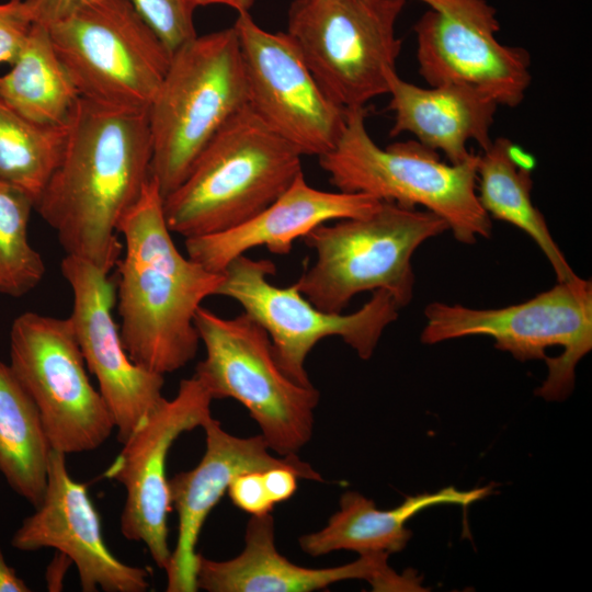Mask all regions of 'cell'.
<instances>
[{
    "label": "cell",
    "instance_id": "cell-1",
    "mask_svg": "<svg viewBox=\"0 0 592 592\" xmlns=\"http://www.w3.org/2000/svg\"><path fill=\"white\" fill-rule=\"evenodd\" d=\"M147 112L80 96L68 118L61 157L34 205L66 255L109 274L123 251L118 224L151 175Z\"/></svg>",
    "mask_w": 592,
    "mask_h": 592
},
{
    "label": "cell",
    "instance_id": "cell-2",
    "mask_svg": "<svg viewBox=\"0 0 592 592\" xmlns=\"http://www.w3.org/2000/svg\"><path fill=\"white\" fill-rule=\"evenodd\" d=\"M117 232L124 240L115 265L123 345L136 364L150 372L164 376L179 371L196 355L195 314L204 299L217 294L224 274L178 250L152 175L122 217Z\"/></svg>",
    "mask_w": 592,
    "mask_h": 592
},
{
    "label": "cell",
    "instance_id": "cell-3",
    "mask_svg": "<svg viewBox=\"0 0 592 592\" xmlns=\"http://www.w3.org/2000/svg\"><path fill=\"white\" fill-rule=\"evenodd\" d=\"M300 151L246 105L212 138L180 185L163 197L171 232H221L250 219L293 183Z\"/></svg>",
    "mask_w": 592,
    "mask_h": 592
},
{
    "label": "cell",
    "instance_id": "cell-4",
    "mask_svg": "<svg viewBox=\"0 0 592 592\" xmlns=\"http://www.w3.org/2000/svg\"><path fill=\"white\" fill-rule=\"evenodd\" d=\"M366 106L346 110L334 147L318 157L331 185L408 208L421 206L444 219L460 243L491 236V217L477 196L479 155L453 164L417 140L382 148L366 128Z\"/></svg>",
    "mask_w": 592,
    "mask_h": 592
},
{
    "label": "cell",
    "instance_id": "cell-5",
    "mask_svg": "<svg viewBox=\"0 0 592 592\" xmlns=\"http://www.w3.org/2000/svg\"><path fill=\"white\" fill-rule=\"evenodd\" d=\"M248 84L234 26L196 35L172 53L148 107L151 175L166 197L194 161L241 109Z\"/></svg>",
    "mask_w": 592,
    "mask_h": 592
},
{
    "label": "cell",
    "instance_id": "cell-6",
    "mask_svg": "<svg viewBox=\"0 0 592 592\" xmlns=\"http://www.w3.org/2000/svg\"><path fill=\"white\" fill-rule=\"evenodd\" d=\"M329 223L301 238L317 258L294 284L317 308L335 314L367 291L386 289L399 308L409 305L415 281L414 251L449 230L444 219L429 210L391 202H380L366 216Z\"/></svg>",
    "mask_w": 592,
    "mask_h": 592
},
{
    "label": "cell",
    "instance_id": "cell-7",
    "mask_svg": "<svg viewBox=\"0 0 592 592\" xmlns=\"http://www.w3.org/2000/svg\"><path fill=\"white\" fill-rule=\"evenodd\" d=\"M424 316V344L486 335L515 360L545 361L548 374L535 395L547 401L571 395L576 367L592 349V283L579 276L521 304L474 309L436 301L425 307Z\"/></svg>",
    "mask_w": 592,
    "mask_h": 592
},
{
    "label": "cell",
    "instance_id": "cell-8",
    "mask_svg": "<svg viewBox=\"0 0 592 592\" xmlns=\"http://www.w3.org/2000/svg\"><path fill=\"white\" fill-rule=\"evenodd\" d=\"M194 325L205 348L194 376L213 399L240 402L270 449L297 455L311 439L319 391L283 372L267 332L243 311L224 318L201 306Z\"/></svg>",
    "mask_w": 592,
    "mask_h": 592
},
{
    "label": "cell",
    "instance_id": "cell-9",
    "mask_svg": "<svg viewBox=\"0 0 592 592\" xmlns=\"http://www.w3.org/2000/svg\"><path fill=\"white\" fill-rule=\"evenodd\" d=\"M407 0H294L286 33L326 94L350 110L388 93Z\"/></svg>",
    "mask_w": 592,
    "mask_h": 592
},
{
    "label": "cell",
    "instance_id": "cell-10",
    "mask_svg": "<svg viewBox=\"0 0 592 592\" xmlns=\"http://www.w3.org/2000/svg\"><path fill=\"white\" fill-rule=\"evenodd\" d=\"M47 29L80 96L148 111L172 54L129 0H90Z\"/></svg>",
    "mask_w": 592,
    "mask_h": 592
},
{
    "label": "cell",
    "instance_id": "cell-11",
    "mask_svg": "<svg viewBox=\"0 0 592 592\" xmlns=\"http://www.w3.org/2000/svg\"><path fill=\"white\" fill-rule=\"evenodd\" d=\"M275 273L270 260L239 255L223 271L216 295L236 300L267 332L280 367L297 384L312 386L305 363L319 341L339 337L362 360H368L386 327L398 318L400 308L386 289L374 291L355 312H327L312 305L295 284H272L269 277Z\"/></svg>",
    "mask_w": 592,
    "mask_h": 592
},
{
    "label": "cell",
    "instance_id": "cell-12",
    "mask_svg": "<svg viewBox=\"0 0 592 592\" xmlns=\"http://www.w3.org/2000/svg\"><path fill=\"white\" fill-rule=\"evenodd\" d=\"M9 366L36 405L52 449L90 452L115 430L68 318L19 315L10 330Z\"/></svg>",
    "mask_w": 592,
    "mask_h": 592
},
{
    "label": "cell",
    "instance_id": "cell-13",
    "mask_svg": "<svg viewBox=\"0 0 592 592\" xmlns=\"http://www.w3.org/2000/svg\"><path fill=\"white\" fill-rule=\"evenodd\" d=\"M430 7L415 22L417 61L430 87H475L499 105L516 107L531 86V56L501 44L496 9L487 0H417Z\"/></svg>",
    "mask_w": 592,
    "mask_h": 592
},
{
    "label": "cell",
    "instance_id": "cell-14",
    "mask_svg": "<svg viewBox=\"0 0 592 592\" xmlns=\"http://www.w3.org/2000/svg\"><path fill=\"white\" fill-rule=\"evenodd\" d=\"M237 32L248 84V105L300 153L331 150L346 110L322 90L286 32H270L250 12L238 13Z\"/></svg>",
    "mask_w": 592,
    "mask_h": 592
},
{
    "label": "cell",
    "instance_id": "cell-15",
    "mask_svg": "<svg viewBox=\"0 0 592 592\" xmlns=\"http://www.w3.org/2000/svg\"><path fill=\"white\" fill-rule=\"evenodd\" d=\"M213 397L193 375L181 380L177 395L161 401L140 421L103 476L125 489L119 519L123 536L143 543L155 563L166 570L171 550L168 514L171 511L166 463L173 442L212 417Z\"/></svg>",
    "mask_w": 592,
    "mask_h": 592
},
{
    "label": "cell",
    "instance_id": "cell-16",
    "mask_svg": "<svg viewBox=\"0 0 592 592\" xmlns=\"http://www.w3.org/2000/svg\"><path fill=\"white\" fill-rule=\"evenodd\" d=\"M61 273L72 293L68 319L123 443L163 398L164 376L139 366L126 352L113 317L115 286L110 274L72 255L62 259Z\"/></svg>",
    "mask_w": 592,
    "mask_h": 592
},
{
    "label": "cell",
    "instance_id": "cell-17",
    "mask_svg": "<svg viewBox=\"0 0 592 592\" xmlns=\"http://www.w3.org/2000/svg\"><path fill=\"white\" fill-rule=\"evenodd\" d=\"M66 456L50 451L42 501L14 532L11 546L21 551L52 547L65 554L76 565L84 592L147 591L148 570L121 561L109 549L100 514L87 486L70 476Z\"/></svg>",
    "mask_w": 592,
    "mask_h": 592
},
{
    "label": "cell",
    "instance_id": "cell-18",
    "mask_svg": "<svg viewBox=\"0 0 592 592\" xmlns=\"http://www.w3.org/2000/svg\"><path fill=\"white\" fill-rule=\"evenodd\" d=\"M205 453L187 471L169 479L172 509L178 514V536L166 568L168 592H195L196 544L210 511L227 492L238 474L264 470L275 466L296 468L303 479L322 481L321 475L297 455L275 457L264 437L259 434L239 437L226 432L210 417L203 425Z\"/></svg>",
    "mask_w": 592,
    "mask_h": 592
},
{
    "label": "cell",
    "instance_id": "cell-19",
    "mask_svg": "<svg viewBox=\"0 0 592 592\" xmlns=\"http://www.w3.org/2000/svg\"><path fill=\"white\" fill-rule=\"evenodd\" d=\"M271 515L251 516L244 547L235 558L212 560L197 554L195 583L208 592H310L344 580H365L374 591H423L413 572L397 573L388 566V554L360 555L353 562L332 568H307L282 556L275 546Z\"/></svg>",
    "mask_w": 592,
    "mask_h": 592
},
{
    "label": "cell",
    "instance_id": "cell-20",
    "mask_svg": "<svg viewBox=\"0 0 592 592\" xmlns=\"http://www.w3.org/2000/svg\"><path fill=\"white\" fill-rule=\"evenodd\" d=\"M380 202L362 193L318 190L307 183L301 172L286 191L250 219L221 232L185 238V249L192 260L223 273L235 258L252 248L265 247L274 254H288L296 239L319 225L366 216Z\"/></svg>",
    "mask_w": 592,
    "mask_h": 592
},
{
    "label": "cell",
    "instance_id": "cell-21",
    "mask_svg": "<svg viewBox=\"0 0 592 592\" xmlns=\"http://www.w3.org/2000/svg\"><path fill=\"white\" fill-rule=\"evenodd\" d=\"M389 103L394 114L390 137L409 133L425 147L441 151L447 162L457 164L474 152L475 141L487 149L492 143L491 128L499 104L483 91L460 83L422 88L387 72Z\"/></svg>",
    "mask_w": 592,
    "mask_h": 592
},
{
    "label": "cell",
    "instance_id": "cell-22",
    "mask_svg": "<svg viewBox=\"0 0 592 592\" xmlns=\"http://www.w3.org/2000/svg\"><path fill=\"white\" fill-rule=\"evenodd\" d=\"M492 486L459 490L453 486L433 493L410 496L398 506L380 510L375 502L356 491L340 498V509L318 532L299 537V546L309 556L318 557L335 550H352L360 555L401 551L412 536L407 522L430 506L457 504L467 506L488 497Z\"/></svg>",
    "mask_w": 592,
    "mask_h": 592
},
{
    "label": "cell",
    "instance_id": "cell-23",
    "mask_svg": "<svg viewBox=\"0 0 592 592\" xmlns=\"http://www.w3.org/2000/svg\"><path fill=\"white\" fill-rule=\"evenodd\" d=\"M533 180L527 168L519 164L513 144L504 137L492 139L479 155L477 196L486 213L526 232L549 261L558 282L578 275L572 271L548 229L544 215L533 204Z\"/></svg>",
    "mask_w": 592,
    "mask_h": 592
},
{
    "label": "cell",
    "instance_id": "cell-24",
    "mask_svg": "<svg viewBox=\"0 0 592 592\" xmlns=\"http://www.w3.org/2000/svg\"><path fill=\"white\" fill-rule=\"evenodd\" d=\"M79 98L47 26L34 23L11 69L0 76V99L31 121L58 125L68 121Z\"/></svg>",
    "mask_w": 592,
    "mask_h": 592
},
{
    "label": "cell",
    "instance_id": "cell-25",
    "mask_svg": "<svg viewBox=\"0 0 592 592\" xmlns=\"http://www.w3.org/2000/svg\"><path fill=\"white\" fill-rule=\"evenodd\" d=\"M50 451L36 405L0 360V474L34 508L45 492Z\"/></svg>",
    "mask_w": 592,
    "mask_h": 592
},
{
    "label": "cell",
    "instance_id": "cell-26",
    "mask_svg": "<svg viewBox=\"0 0 592 592\" xmlns=\"http://www.w3.org/2000/svg\"><path fill=\"white\" fill-rule=\"evenodd\" d=\"M68 121H31L0 99V180L25 193L35 205L55 170L67 138Z\"/></svg>",
    "mask_w": 592,
    "mask_h": 592
},
{
    "label": "cell",
    "instance_id": "cell-27",
    "mask_svg": "<svg viewBox=\"0 0 592 592\" xmlns=\"http://www.w3.org/2000/svg\"><path fill=\"white\" fill-rule=\"evenodd\" d=\"M32 200L0 180V294L23 297L43 280L45 264L31 246L27 226Z\"/></svg>",
    "mask_w": 592,
    "mask_h": 592
},
{
    "label": "cell",
    "instance_id": "cell-28",
    "mask_svg": "<svg viewBox=\"0 0 592 592\" xmlns=\"http://www.w3.org/2000/svg\"><path fill=\"white\" fill-rule=\"evenodd\" d=\"M171 54L197 34L191 0H129Z\"/></svg>",
    "mask_w": 592,
    "mask_h": 592
},
{
    "label": "cell",
    "instance_id": "cell-29",
    "mask_svg": "<svg viewBox=\"0 0 592 592\" xmlns=\"http://www.w3.org/2000/svg\"><path fill=\"white\" fill-rule=\"evenodd\" d=\"M33 24L23 0L0 2V64L14 62Z\"/></svg>",
    "mask_w": 592,
    "mask_h": 592
},
{
    "label": "cell",
    "instance_id": "cell-30",
    "mask_svg": "<svg viewBox=\"0 0 592 592\" xmlns=\"http://www.w3.org/2000/svg\"><path fill=\"white\" fill-rule=\"evenodd\" d=\"M231 502L251 516L271 513L274 503L263 483L262 470H250L234 477L227 489Z\"/></svg>",
    "mask_w": 592,
    "mask_h": 592
},
{
    "label": "cell",
    "instance_id": "cell-31",
    "mask_svg": "<svg viewBox=\"0 0 592 592\" xmlns=\"http://www.w3.org/2000/svg\"><path fill=\"white\" fill-rule=\"evenodd\" d=\"M263 483L270 500L276 504L287 501L297 490V479L301 474L291 466H275L262 470Z\"/></svg>",
    "mask_w": 592,
    "mask_h": 592
},
{
    "label": "cell",
    "instance_id": "cell-32",
    "mask_svg": "<svg viewBox=\"0 0 592 592\" xmlns=\"http://www.w3.org/2000/svg\"><path fill=\"white\" fill-rule=\"evenodd\" d=\"M34 23L50 26L90 0H23Z\"/></svg>",
    "mask_w": 592,
    "mask_h": 592
},
{
    "label": "cell",
    "instance_id": "cell-33",
    "mask_svg": "<svg viewBox=\"0 0 592 592\" xmlns=\"http://www.w3.org/2000/svg\"><path fill=\"white\" fill-rule=\"evenodd\" d=\"M71 565H73L71 559L57 550L46 570V582L49 591L55 592L62 589L64 578Z\"/></svg>",
    "mask_w": 592,
    "mask_h": 592
},
{
    "label": "cell",
    "instance_id": "cell-34",
    "mask_svg": "<svg viewBox=\"0 0 592 592\" xmlns=\"http://www.w3.org/2000/svg\"><path fill=\"white\" fill-rule=\"evenodd\" d=\"M31 589L10 567L0 549V592H30Z\"/></svg>",
    "mask_w": 592,
    "mask_h": 592
},
{
    "label": "cell",
    "instance_id": "cell-35",
    "mask_svg": "<svg viewBox=\"0 0 592 592\" xmlns=\"http://www.w3.org/2000/svg\"><path fill=\"white\" fill-rule=\"evenodd\" d=\"M191 1L195 5V8L220 4V5H226L236 10L237 13H241V12H250V9L253 7L255 0H191Z\"/></svg>",
    "mask_w": 592,
    "mask_h": 592
}]
</instances>
